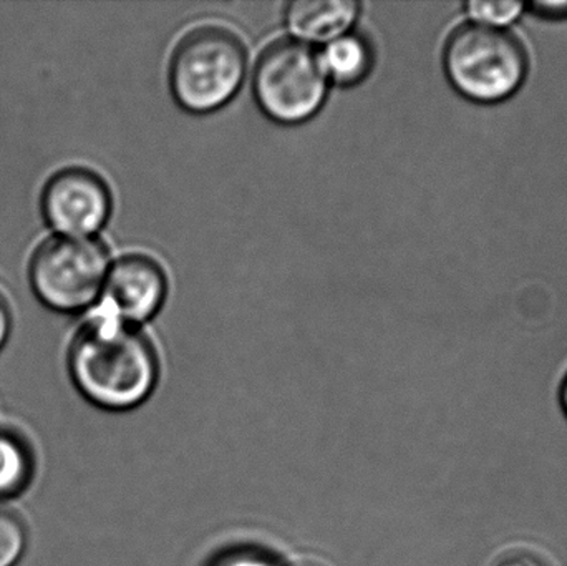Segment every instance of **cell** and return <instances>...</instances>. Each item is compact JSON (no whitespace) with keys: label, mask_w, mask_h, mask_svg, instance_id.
<instances>
[{"label":"cell","mask_w":567,"mask_h":566,"mask_svg":"<svg viewBox=\"0 0 567 566\" xmlns=\"http://www.w3.org/2000/svg\"><path fill=\"white\" fill-rule=\"evenodd\" d=\"M69 368L89 401L122 411L142 404L152 394L159 366L150 338L135 326L100 312L73 338Z\"/></svg>","instance_id":"cell-1"},{"label":"cell","mask_w":567,"mask_h":566,"mask_svg":"<svg viewBox=\"0 0 567 566\" xmlns=\"http://www.w3.org/2000/svg\"><path fill=\"white\" fill-rule=\"evenodd\" d=\"M248 72L243 40L225 27L189 30L172 53L169 89L183 110L205 115L228 105Z\"/></svg>","instance_id":"cell-2"},{"label":"cell","mask_w":567,"mask_h":566,"mask_svg":"<svg viewBox=\"0 0 567 566\" xmlns=\"http://www.w3.org/2000/svg\"><path fill=\"white\" fill-rule=\"evenodd\" d=\"M443 66L456 92L478 103L515 95L528 75L523 43L505 29L466 23L446 40Z\"/></svg>","instance_id":"cell-3"},{"label":"cell","mask_w":567,"mask_h":566,"mask_svg":"<svg viewBox=\"0 0 567 566\" xmlns=\"http://www.w3.org/2000/svg\"><path fill=\"white\" fill-rule=\"evenodd\" d=\"M252 92L269 119L281 125H300L322 109L329 79L312 47L296 39H281L259 55Z\"/></svg>","instance_id":"cell-4"},{"label":"cell","mask_w":567,"mask_h":566,"mask_svg":"<svg viewBox=\"0 0 567 566\" xmlns=\"http://www.w3.org/2000/svg\"><path fill=\"white\" fill-rule=\"evenodd\" d=\"M110 251L96 238L55 235L40 243L29 263L39 301L59 312H80L102 296Z\"/></svg>","instance_id":"cell-5"},{"label":"cell","mask_w":567,"mask_h":566,"mask_svg":"<svg viewBox=\"0 0 567 566\" xmlns=\"http://www.w3.org/2000/svg\"><path fill=\"white\" fill-rule=\"evenodd\" d=\"M40 208L56 235L92 238L112 215V189L93 169L66 166L47 179Z\"/></svg>","instance_id":"cell-6"},{"label":"cell","mask_w":567,"mask_h":566,"mask_svg":"<svg viewBox=\"0 0 567 566\" xmlns=\"http://www.w3.org/2000/svg\"><path fill=\"white\" fill-rule=\"evenodd\" d=\"M168 295V278L155 258L142 253L122 256L106 276L105 312L120 321L136 325L158 315Z\"/></svg>","instance_id":"cell-7"},{"label":"cell","mask_w":567,"mask_h":566,"mask_svg":"<svg viewBox=\"0 0 567 566\" xmlns=\"http://www.w3.org/2000/svg\"><path fill=\"white\" fill-rule=\"evenodd\" d=\"M360 10L353 0H300L287 3L284 20L299 42L329 43L350 32Z\"/></svg>","instance_id":"cell-8"},{"label":"cell","mask_w":567,"mask_h":566,"mask_svg":"<svg viewBox=\"0 0 567 566\" xmlns=\"http://www.w3.org/2000/svg\"><path fill=\"white\" fill-rule=\"evenodd\" d=\"M320 55L327 79L337 85L353 86L362 83L375 63L372 43L360 33L349 32L326 43Z\"/></svg>","instance_id":"cell-9"},{"label":"cell","mask_w":567,"mask_h":566,"mask_svg":"<svg viewBox=\"0 0 567 566\" xmlns=\"http://www.w3.org/2000/svg\"><path fill=\"white\" fill-rule=\"evenodd\" d=\"M32 475L33 455L27 442L13 432H0V501L22 494Z\"/></svg>","instance_id":"cell-10"},{"label":"cell","mask_w":567,"mask_h":566,"mask_svg":"<svg viewBox=\"0 0 567 566\" xmlns=\"http://www.w3.org/2000/svg\"><path fill=\"white\" fill-rule=\"evenodd\" d=\"M526 3L522 2H468L465 6L466 16L472 19L473 23L483 27H492V29H505L515 23L522 17Z\"/></svg>","instance_id":"cell-11"},{"label":"cell","mask_w":567,"mask_h":566,"mask_svg":"<svg viewBox=\"0 0 567 566\" xmlns=\"http://www.w3.org/2000/svg\"><path fill=\"white\" fill-rule=\"evenodd\" d=\"M27 548V531L19 515L0 508V566H16Z\"/></svg>","instance_id":"cell-12"},{"label":"cell","mask_w":567,"mask_h":566,"mask_svg":"<svg viewBox=\"0 0 567 566\" xmlns=\"http://www.w3.org/2000/svg\"><path fill=\"white\" fill-rule=\"evenodd\" d=\"M492 566H553L545 555L538 554L535 548L513 547L503 552Z\"/></svg>","instance_id":"cell-13"},{"label":"cell","mask_w":567,"mask_h":566,"mask_svg":"<svg viewBox=\"0 0 567 566\" xmlns=\"http://www.w3.org/2000/svg\"><path fill=\"white\" fill-rule=\"evenodd\" d=\"M526 7H529L535 16L543 17V19H567V0H561V2H533Z\"/></svg>","instance_id":"cell-14"},{"label":"cell","mask_w":567,"mask_h":566,"mask_svg":"<svg viewBox=\"0 0 567 566\" xmlns=\"http://www.w3.org/2000/svg\"><path fill=\"white\" fill-rule=\"evenodd\" d=\"M10 331H12V309H10L9 299L0 289V349L6 346Z\"/></svg>","instance_id":"cell-15"},{"label":"cell","mask_w":567,"mask_h":566,"mask_svg":"<svg viewBox=\"0 0 567 566\" xmlns=\"http://www.w3.org/2000/svg\"><path fill=\"white\" fill-rule=\"evenodd\" d=\"M559 408H561L563 414H565L567 421V372L563 378L561 384H559L558 391Z\"/></svg>","instance_id":"cell-16"},{"label":"cell","mask_w":567,"mask_h":566,"mask_svg":"<svg viewBox=\"0 0 567 566\" xmlns=\"http://www.w3.org/2000/svg\"><path fill=\"white\" fill-rule=\"evenodd\" d=\"M228 566V565H226ZM231 566H266L262 564V562H252V560H241L236 562V564H233Z\"/></svg>","instance_id":"cell-17"},{"label":"cell","mask_w":567,"mask_h":566,"mask_svg":"<svg viewBox=\"0 0 567 566\" xmlns=\"http://www.w3.org/2000/svg\"><path fill=\"white\" fill-rule=\"evenodd\" d=\"M296 566H322V565H319V564H312V562H309V564H299V565H296Z\"/></svg>","instance_id":"cell-18"}]
</instances>
